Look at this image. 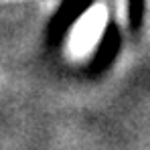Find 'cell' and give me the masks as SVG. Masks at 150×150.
<instances>
[{"mask_svg":"<svg viewBox=\"0 0 150 150\" xmlns=\"http://www.w3.org/2000/svg\"><path fill=\"white\" fill-rule=\"evenodd\" d=\"M96 0H63L61 6L57 8L55 16L49 23V45L59 47L63 39L67 37L69 28L85 14L87 8L93 6Z\"/></svg>","mask_w":150,"mask_h":150,"instance_id":"6da1fadb","label":"cell"},{"mask_svg":"<svg viewBox=\"0 0 150 150\" xmlns=\"http://www.w3.org/2000/svg\"><path fill=\"white\" fill-rule=\"evenodd\" d=\"M120 30L114 23H108V26L103 28V35H101L100 43H98V49L93 53V59H91V65H89V71L91 73H101L105 71L112 61L116 59L118 51H120Z\"/></svg>","mask_w":150,"mask_h":150,"instance_id":"7a4b0ae2","label":"cell"},{"mask_svg":"<svg viewBox=\"0 0 150 150\" xmlns=\"http://www.w3.org/2000/svg\"><path fill=\"white\" fill-rule=\"evenodd\" d=\"M142 10H144V0H128V12H130V25L132 28H138L142 23Z\"/></svg>","mask_w":150,"mask_h":150,"instance_id":"3957f363","label":"cell"}]
</instances>
